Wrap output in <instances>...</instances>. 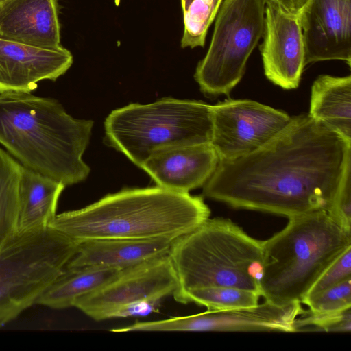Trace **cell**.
Here are the masks:
<instances>
[{"mask_svg": "<svg viewBox=\"0 0 351 351\" xmlns=\"http://www.w3.org/2000/svg\"><path fill=\"white\" fill-rule=\"evenodd\" d=\"M288 219L282 230L263 241L261 295L279 306L301 303L326 267L351 245V232L325 210Z\"/></svg>", "mask_w": 351, "mask_h": 351, "instance_id": "obj_4", "label": "cell"}, {"mask_svg": "<svg viewBox=\"0 0 351 351\" xmlns=\"http://www.w3.org/2000/svg\"><path fill=\"white\" fill-rule=\"evenodd\" d=\"M178 288V277L167 254L121 270L104 286L77 298L73 306L101 321L130 304L173 295Z\"/></svg>", "mask_w": 351, "mask_h": 351, "instance_id": "obj_10", "label": "cell"}, {"mask_svg": "<svg viewBox=\"0 0 351 351\" xmlns=\"http://www.w3.org/2000/svg\"><path fill=\"white\" fill-rule=\"evenodd\" d=\"M302 303L317 312L339 311L351 308V278L304 300Z\"/></svg>", "mask_w": 351, "mask_h": 351, "instance_id": "obj_25", "label": "cell"}, {"mask_svg": "<svg viewBox=\"0 0 351 351\" xmlns=\"http://www.w3.org/2000/svg\"><path fill=\"white\" fill-rule=\"evenodd\" d=\"M73 62L63 47L44 49L0 38V93H32L38 82L64 74Z\"/></svg>", "mask_w": 351, "mask_h": 351, "instance_id": "obj_14", "label": "cell"}, {"mask_svg": "<svg viewBox=\"0 0 351 351\" xmlns=\"http://www.w3.org/2000/svg\"><path fill=\"white\" fill-rule=\"evenodd\" d=\"M93 122L72 117L53 98L0 93V144L23 167L65 186L84 180L82 156Z\"/></svg>", "mask_w": 351, "mask_h": 351, "instance_id": "obj_2", "label": "cell"}, {"mask_svg": "<svg viewBox=\"0 0 351 351\" xmlns=\"http://www.w3.org/2000/svg\"><path fill=\"white\" fill-rule=\"evenodd\" d=\"M65 185L22 166L17 232L49 226Z\"/></svg>", "mask_w": 351, "mask_h": 351, "instance_id": "obj_18", "label": "cell"}, {"mask_svg": "<svg viewBox=\"0 0 351 351\" xmlns=\"http://www.w3.org/2000/svg\"><path fill=\"white\" fill-rule=\"evenodd\" d=\"M106 140L141 168L155 152L209 143L212 105L165 98L113 110L105 121Z\"/></svg>", "mask_w": 351, "mask_h": 351, "instance_id": "obj_6", "label": "cell"}, {"mask_svg": "<svg viewBox=\"0 0 351 351\" xmlns=\"http://www.w3.org/2000/svg\"><path fill=\"white\" fill-rule=\"evenodd\" d=\"M80 242L49 226L16 232L0 248V327L37 300L61 274Z\"/></svg>", "mask_w": 351, "mask_h": 351, "instance_id": "obj_7", "label": "cell"}, {"mask_svg": "<svg viewBox=\"0 0 351 351\" xmlns=\"http://www.w3.org/2000/svg\"><path fill=\"white\" fill-rule=\"evenodd\" d=\"M308 115L351 142V76L319 75L311 87Z\"/></svg>", "mask_w": 351, "mask_h": 351, "instance_id": "obj_19", "label": "cell"}, {"mask_svg": "<svg viewBox=\"0 0 351 351\" xmlns=\"http://www.w3.org/2000/svg\"><path fill=\"white\" fill-rule=\"evenodd\" d=\"M219 162L210 143L158 150L143 164L157 186L189 193L208 180Z\"/></svg>", "mask_w": 351, "mask_h": 351, "instance_id": "obj_15", "label": "cell"}, {"mask_svg": "<svg viewBox=\"0 0 351 351\" xmlns=\"http://www.w3.org/2000/svg\"><path fill=\"white\" fill-rule=\"evenodd\" d=\"M350 162L351 142L302 114L256 151L220 160L203 195L288 218L328 213Z\"/></svg>", "mask_w": 351, "mask_h": 351, "instance_id": "obj_1", "label": "cell"}, {"mask_svg": "<svg viewBox=\"0 0 351 351\" xmlns=\"http://www.w3.org/2000/svg\"><path fill=\"white\" fill-rule=\"evenodd\" d=\"M298 17L305 65L326 60L351 64V0H306Z\"/></svg>", "mask_w": 351, "mask_h": 351, "instance_id": "obj_12", "label": "cell"}, {"mask_svg": "<svg viewBox=\"0 0 351 351\" xmlns=\"http://www.w3.org/2000/svg\"><path fill=\"white\" fill-rule=\"evenodd\" d=\"M223 0H181L184 31L182 48L204 47L206 34Z\"/></svg>", "mask_w": 351, "mask_h": 351, "instance_id": "obj_23", "label": "cell"}, {"mask_svg": "<svg viewBox=\"0 0 351 351\" xmlns=\"http://www.w3.org/2000/svg\"><path fill=\"white\" fill-rule=\"evenodd\" d=\"M174 240L103 239L82 241L66 268L123 270L168 254Z\"/></svg>", "mask_w": 351, "mask_h": 351, "instance_id": "obj_17", "label": "cell"}, {"mask_svg": "<svg viewBox=\"0 0 351 351\" xmlns=\"http://www.w3.org/2000/svg\"><path fill=\"white\" fill-rule=\"evenodd\" d=\"M121 270L101 267L66 268L43 292L36 304L55 309L73 306L75 301L114 278Z\"/></svg>", "mask_w": 351, "mask_h": 351, "instance_id": "obj_20", "label": "cell"}, {"mask_svg": "<svg viewBox=\"0 0 351 351\" xmlns=\"http://www.w3.org/2000/svg\"><path fill=\"white\" fill-rule=\"evenodd\" d=\"M261 295L256 292L227 286H212L187 291L177 302H193L209 311H225L256 306Z\"/></svg>", "mask_w": 351, "mask_h": 351, "instance_id": "obj_22", "label": "cell"}, {"mask_svg": "<svg viewBox=\"0 0 351 351\" xmlns=\"http://www.w3.org/2000/svg\"><path fill=\"white\" fill-rule=\"evenodd\" d=\"M0 38L44 49L62 47L58 0H0Z\"/></svg>", "mask_w": 351, "mask_h": 351, "instance_id": "obj_16", "label": "cell"}, {"mask_svg": "<svg viewBox=\"0 0 351 351\" xmlns=\"http://www.w3.org/2000/svg\"><path fill=\"white\" fill-rule=\"evenodd\" d=\"M265 9L264 0H223L209 47L195 73L204 93L228 95L242 79L263 35Z\"/></svg>", "mask_w": 351, "mask_h": 351, "instance_id": "obj_8", "label": "cell"}, {"mask_svg": "<svg viewBox=\"0 0 351 351\" xmlns=\"http://www.w3.org/2000/svg\"><path fill=\"white\" fill-rule=\"evenodd\" d=\"M22 165L0 147V248L17 229Z\"/></svg>", "mask_w": 351, "mask_h": 351, "instance_id": "obj_21", "label": "cell"}, {"mask_svg": "<svg viewBox=\"0 0 351 351\" xmlns=\"http://www.w3.org/2000/svg\"><path fill=\"white\" fill-rule=\"evenodd\" d=\"M265 4H275L291 13L298 14L306 0H264Z\"/></svg>", "mask_w": 351, "mask_h": 351, "instance_id": "obj_29", "label": "cell"}, {"mask_svg": "<svg viewBox=\"0 0 351 351\" xmlns=\"http://www.w3.org/2000/svg\"><path fill=\"white\" fill-rule=\"evenodd\" d=\"M328 214L341 228L351 232V162L347 166L340 187Z\"/></svg>", "mask_w": 351, "mask_h": 351, "instance_id": "obj_27", "label": "cell"}, {"mask_svg": "<svg viewBox=\"0 0 351 351\" xmlns=\"http://www.w3.org/2000/svg\"><path fill=\"white\" fill-rule=\"evenodd\" d=\"M291 118L255 101L229 99L212 106L210 143L219 161L235 159L263 147Z\"/></svg>", "mask_w": 351, "mask_h": 351, "instance_id": "obj_9", "label": "cell"}, {"mask_svg": "<svg viewBox=\"0 0 351 351\" xmlns=\"http://www.w3.org/2000/svg\"><path fill=\"white\" fill-rule=\"evenodd\" d=\"M159 301L157 300H145L130 304L115 311L112 318L147 315L157 311Z\"/></svg>", "mask_w": 351, "mask_h": 351, "instance_id": "obj_28", "label": "cell"}, {"mask_svg": "<svg viewBox=\"0 0 351 351\" xmlns=\"http://www.w3.org/2000/svg\"><path fill=\"white\" fill-rule=\"evenodd\" d=\"M168 254L178 280L173 295L176 301L187 291L212 286L237 287L261 295L263 241L250 237L231 220L208 219L176 239Z\"/></svg>", "mask_w": 351, "mask_h": 351, "instance_id": "obj_5", "label": "cell"}, {"mask_svg": "<svg viewBox=\"0 0 351 351\" xmlns=\"http://www.w3.org/2000/svg\"><path fill=\"white\" fill-rule=\"evenodd\" d=\"M210 215L202 197L157 186L108 194L84 208L57 214L49 226L79 242L175 240L202 224Z\"/></svg>", "mask_w": 351, "mask_h": 351, "instance_id": "obj_3", "label": "cell"}, {"mask_svg": "<svg viewBox=\"0 0 351 351\" xmlns=\"http://www.w3.org/2000/svg\"><path fill=\"white\" fill-rule=\"evenodd\" d=\"M294 332H350L351 308L339 311L304 310L293 322Z\"/></svg>", "mask_w": 351, "mask_h": 351, "instance_id": "obj_24", "label": "cell"}, {"mask_svg": "<svg viewBox=\"0 0 351 351\" xmlns=\"http://www.w3.org/2000/svg\"><path fill=\"white\" fill-rule=\"evenodd\" d=\"M351 278V245L346 247L322 272L301 303L318 293Z\"/></svg>", "mask_w": 351, "mask_h": 351, "instance_id": "obj_26", "label": "cell"}, {"mask_svg": "<svg viewBox=\"0 0 351 351\" xmlns=\"http://www.w3.org/2000/svg\"><path fill=\"white\" fill-rule=\"evenodd\" d=\"M304 309L300 302L279 306L269 302L254 306L209 311L184 317L156 320L154 330L294 332L293 322Z\"/></svg>", "mask_w": 351, "mask_h": 351, "instance_id": "obj_11", "label": "cell"}, {"mask_svg": "<svg viewBox=\"0 0 351 351\" xmlns=\"http://www.w3.org/2000/svg\"><path fill=\"white\" fill-rule=\"evenodd\" d=\"M263 42L264 73L284 89L298 88L305 65L303 36L298 14L275 4H265Z\"/></svg>", "mask_w": 351, "mask_h": 351, "instance_id": "obj_13", "label": "cell"}]
</instances>
